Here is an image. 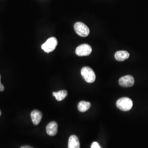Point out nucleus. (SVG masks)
<instances>
[{"mask_svg":"<svg viewBox=\"0 0 148 148\" xmlns=\"http://www.w3.org/2000/svg\"><path fill=\"white\" fill-rule=\"evenodd\" d=\"M21 148H34L32 147H30V146H27V145H25V146H23L21 147Z\"/></svg>","mask_w":148,"mask_h":148,"instance_id":"15","label":"nucleus"},{"mask_svg":"<svg viewBox=\"0 0 148 148\" xmlns=\"http://www.w3.org/2000/svg\"><path fill=\"white\" fill-rule=\"evenodd\" d=\"M81 74L85 81L88 83H93L95 81V74L94 71L90 67L85 66L82 68Z\"/></svg>","mask_w":148,"mask_h":148,"instance_id":"2","label":"nucleus"},{"mask_svg":"<svg viewBox=\"0 0 148 148\" xmlns=\"http://www.w3.org/2000/svg\"><path fill=\"white\" fill-rule=\"evenodd\" d=\"M91 148H101V146L97 142H93L91 145Z\"/></svg>","mask_w":148,"mask_h":148,"instance_id":"13","label":"nucleus"},{"mask_svg":"<svg viewBox=\"0 0 148 148\" xmlns=\"http://www.w3.org/2000/svg\"><path fill=\"white\" fill-rule=\"evenodd\" d=\"M119 85L123 87H130L134 84V79L132 76L126 75L121 77L119 80Z\"/></svg>","mask_w":148,"mask_h":148,"instance_id":"6","label":"nucleus"},{"mask_svg":"<svg viewBox=\"0 0 148 148\" xmlns=\"http://www.w3.org/2000/svg\"><path fill=\"white\" fill-rule=\"evenodd\" d=\"M92 51V47L88 44H82L76 48L75 52L79 57L89 56Z\"/></svg>","mask_w":148,"mask_h":148,"instance_id":"5","label":"nucleus"},{"mask_svg":"<svg viewBox=\"0 0 148 148\" xmlns=\"http://www.w3.org/2000/svg\"><path fill=\"white\" fill-rule=\"evenodd\" d=\"M1 76L0 75V92H2L5 90V87H4L3 85H2L1 82Z\"/></svg>","mask_w":148,"mask_h":148,"instance_id":"14","label":"nucleus"},{"mask_svg":"<svg viewBox=\"0 0 148 148\" xmlns=\"http://www.w3.org/2000/svg\"><path fill=\"white\" fill-rule=\"evenodd\" d=\"M58 45V41L56 38L52 37L48 38L46 42L41 46V48L46 53H50L53 51Z\"/></svg>","mask_w":148,"mask_h":148,"instance_id":"4","label":"nucleus"},{"mask_svg":"<svg viewBox=\"0 0 148 148\" xmlns=\"http://www.w3.org/2000/svg\"><path fill=\"white\" fill-rule=\"evenodd\" d=\"M46 132L48 135L54 136L58 132V124L55 121H52L48 124L46 127Z\"/></svg>","mask_w":148,"mask_h":148,"instance_id":"7","label":"nucleus"},{"mask_svg":"<svg viewBox=\"0 0 148 148\" xmlns=\"http://www.w3.org/2000/svg\"><path fill=\"white\" fill-rule=\"evenodd\" d=\"M31 117H32V123L35 125H38L42 119V113L37 110H35L32 111L31 113Z\"/></svg>","mask_w":148,"mask_h":148,"instance_id":"8","label":"nucleus"},{"mask_svg":"<svg viewBox=\"0 0 148 148\" xmlns=\"http://www.w3.org/2000/svg\"><path fill=\"white\" fill-rule=\"evenodd\" d=\"M129 57L130 54L126 51H119L115 54V58L119 62L124 61L128 58Z\"/></svg>","mask_w":148,"mask_h":148,"instance_id":"10","label":"nucleus"},{"mask_svg":"<svg viewBox=\"0 0 148 148\" xmlns=\"http://www.w3.org/2000/svg\"><path fill=\"white\" fill-rule=\"evenodd\" d=\"M79 138L75 135L71 136L69 139L68 142V148H79Z\"/></svg>","mask_w":148,"mask_h":148,"instance_id":"9","label":"nucleus"},{"mask_svg":"<svg viewBox=\"0 0 148 148\" xmlns=\"http://www.w3.org/2000/svg\"><path fill=\"white\" fill-rule=\"evenodd\" d=\"M1 115V110H0V116Z\"/></svg>","mask_w":148,"mask_h":148,"instance_id":"16","label":"nucleus"},{"mask_svg":"<svg viewBox=\"0 0 148 148\" xmlns=\"http://www.w3.org/2000/svg\"><path fill=\"white\" fill-rule=\"evenodd\" d=\"M68 95V92L65 90H61L58 92H54L53 95L58 101H62Z\"/></svg>","mask_w":148,"mask_h":148,"instance_id":"11","label":"nucleus"},{"mask_svg":"<svg viewBox=\"0 0 148 148\" xmlns=\"http://www.w3.org/2000/svg\"><path fill=\"white\" fill-rule=\"evenodd\" d=\"M116 106L122 111H129L132 108L133 101L129 98L123 97L117 101Z\"/></svg>","mask_w":148,"mask_h":148,"instance_id":"1","label":"nucleus"},{"mask_svg":"<svg viewBox=\"0 0 148 148\" xmlns=\"http://www.w3.org/2000/svg\"><path fill=\"white\" fill-rule=\"evenodd\" d=\"M74 29L77 34L81 37H86L90 34V29L88 27L81 22L76 23L74 24Z\"/></svg>","mask_w":148,"mask_h":148,"instance_id":"3","label":"nucleus"},{"mask_svg":"<svg viewBox=\"0 0 148 148\" xmlns=\"http://www.w3.org/2000/svg\"><path fill=\"white\" fill-rule=\"evenodd\" d=\"M90 106L91 104L90 102L86 101H81L78 104V110L81 112H84L89 110Z\"/></svg>","mask_w":148,"mask_h":148,"instance_id":"12","label":"nucleus"}]
</instances>
